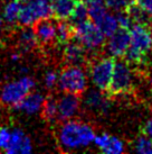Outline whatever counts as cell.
<instances>
[{
    "instance_id": "cell-13",
    "label": "cell",
    "mask_w": 152,
    "mask_h": 154,
    "mask_svg": "<svg viewBox=\"0 0 152 154\" xmlns=\"http://www.w3.org/2000/svg\"><path fill=\"white\" fill-rule=\"evenodd\" d=\"M34 146L30 137L21 128H13L11 131V138L6 153L8 154H29Z\"/></svg>"
},
{
    "instance_id": "cell-23",
    "label": "cell",
    "mask_w": 152,
    "mask_h": 154,
    "mask_svg": "<svg viewBox=\"0 0 152 154\" xmlns=\"http://www.w3.org/2000/svg\"><path fill=\"white\" fill-rule=\"evenodd\" d=\"M89 19V10H87V6L84 2V0H80V1H76L74 10L69 20L72 25H76V24H80L82 22H85Z\"/></svg>"
},
{
    "instance_id": "cell-12",
    "label": "cell",
    "mask_w": 152,
    "mask_h": 154,
    "mask_svg": "<svg viewBox=\"0 0 152 154\" xmlns=\"http://www.w3.org/2000/svg\"><path fill=\"white\" fill-rule=\"evenodd\" d=\"M83 106L87 110L96 114H106V111L110 109L111 103L104 94V91L95 88L86 91L83 98Z\"/></svg>"
},
{
    "instance_id": "cell-5",
    "label": "cell",
    "mask_w": 152,
    "mask_h": 154,
    "mask_svg": "<svg viewBox=\"0 0 152 154\" xmlns=\"http://www.w3.org/2000/svg\"><path fill=\"white\" fill-rule=\"evenodd\" d=\"M89 86L87 73L82 65L68 64L58 74V87L63 92L74 94H84Z\"/></svg>"
},
{
    "instance_id": "cell-21",
    "label": "cell",
    "mask_w": 152,
    "mask_h": 154,
    "mask_svg": "<svg viewBox=\"0 0 152 154\" xmlns=\"http://www.w3.org/2000/svg\"><path fill=\"white\" fill-rule=\"evenodd\" d=\"M96 25L100 27V29L102 30L103 34L105 35L106 38H107L109 36H111L112 34H114V33L120 28L116 15L111 14V13H109V11L96 23Z\"/></svg>"
},
{
    "instance_id": "cell-9",
    "label": "cell",
    "mask_w": 152,
    "mask_h": 154,
    "mask_svg": "<svg viewBox=\"0 0 152 154\" xmlns=\"http://www.w3.org/2000/svg\"><path fill=\"white\" fill-rule=\"evenodd\" d=\"M130 46V32L125 28H118L114 34L107 37L105 48L107 54L113 59L125 56Z\"/></svg>"
},
{
    "instance_id": "cell-31",
    "label": "cell",
    "mask_w": 152,
    "mask_h": 154,
    "mask_svg": "<svg viewBox=\"0 0 152 154\" xmlns=\"http://www.w3.org/2000/svg\"><path fill=\"white\" fill-rule=\"evenodd\" d=\"M135 4L140 6L152 18V0H135Z\"/></svg>"
},
{
    "instance_id": "cell-19",
    "label": "cell",
    "mask_w": 152,
    "mask_h": 154,
    "mask_svg": "<svg viewBox=\"0 0 152 154\" xmlns=\"http://www.w3.org/2000/svg\"><path fill=\"white\" fill-rule=\"evenodd\" d=\"M22 2L20 0H9L6 1L4 8H2V15L6 20L7 25H15L19 23Z\"/></svg>"
},
{
    "instance_id": "cell-32",
    "label": "cell",
    "mask_w": 152,
    "mask_h": 154,
    "mask_svg": "<svg viewBox=\"0 0 152 154\" xmlns=\"http://www.w3.org/2000/svg\"><path fill=\"white\" fill-rule=\"evenodd\" d=\"M143 133L152 140V118L145 122V124L143 126Z\"/></svg>"
},
{
    "instance_id": "cell-24",
    "label": "cell",
    "mask_w": 152,
    "mask_h": 154,
    "mask_svg": "<svg viewBox=\"0 0 152 154\" xmlns=\"http://www.w3.org/2000/svg\"><path fill=\"white\" fill-rule=\"evenodd\" d=\"M73 37V26L68 24L65 20L57 23V34H56V41L59 44L68 43Z\"/></svg>"
},
{
    "instance_id": "cell-1",
    "label": "cell",
    "mask_w": 152,
    "mask_h": 154,
    "mask_svg": "<svg viewBox=\"0 0 152 154\" xmlns=\"http://www.w3.org/2000/svg\"><path fill=\"white\" fill-rule=\"evenodd\" d=\"M96 133L93 126L83 120L69 119L63 122L57 131V143L64 152L87 149L93 144Z\"/></svg>"
},
{
    "instance_id": "cell-27",
    "label": "cell",
    "mask_w": 152,
    "mask_h": 154,
    "mask_svg": "<svg viewBox=\"0 0 152 154\" xmlns=\"http://www.w3.org/2000/svg\"><path fill=\"white\" fill-rule=\"evenodd\" d=\"M105 4L110 10L114 13H120L127 11L131 6L135 4V0H105Z\"/></svg>"
},
{
    "instance_id": "cell-4",
    "label": "cell",
    "mask_w": 152,
    "mask_h": 154,
    "mask_svg": "<svg viewBox=\"0 0 152 154\" xmlns=\"http://www.w3.org/2000/svg\"><path fill=\"white\" fill-rule=\"evenodd\" d=\"M72 26L75 41H77L87 52L98 51L105 44V35L91 19Z\"/></svg>"
},
{
    "instance_id": "cell-28",
    "label": "cell",
    "mask_w": 152,
    "mask_h": 154,
    "mask_svg": "<svg viewBox=\"0 0 152 154\" xmlns=\"http://www.w3.org/2000/svg\"><path fill=\"white\" fill-rule=\"evenodd\" d=\"M44 85L47 89H54L58 85V74L54 70H48L44 74Z\"/></svg>"
},
{
    "instance_id": "cell-29",
    "label": "cell",
    "mask_w": 152,
    "mask_h": 154,
    "mask_svg": "<svg viewBox=\"0 0 152 154\" xmlns=\"http://www.w3.org/2000/svg\"><path fill=\"white\" fill-rule=\"evenodd\" d=\"M11 138V129H9L6 126L0 127V151H4L8 149L9 143Z\"/></svg>"
},
{
    "instance_id": "cell-30",
    "label": "cell",
    "mask_w": 152,
    "mask_h": 154,
    "mask_svg": "<svg viewBox=\"0 0 152 154\" xmlns=\"http://www.w3.org/2000/svg\"><path fill=\"white\" fill-rule=\"evenodd\" d=\"M116 17H118V22L120 25V28H125V29H130L134 23L132 20V18L130 17V15L127 14V11H120L116 13Z\"/></svg>"
},
{
    "instance_id": "cell-22",
    "label": "cell",
    "mask_w": 152,
    "mask_h": 154,
    "mask_svg": "<svg viewBox=\"0 0 152 154\" xmlns=\"http://www.w3.org/2000/svg\"><path fill=\"white\" fill-rule=\"evenodd\" d=\"M42 117L49 124H55L58 122V107H57V99L46 98L42 109Z\"/></svg>"
},
{
    "instance_id": "cell-18",
    "label": "cell",
    "mask_w": 152,
    "mask_h": 154,
    "mask_svg": "<svg viewBox=\"0 0 152 154\" xmlns=\"http://www.w3.org/2000/svg\"><path fill=\"white\" fill-rule=\"evenodd\" d=\"M76 0H53L51 1L53 15L58 20H67L72 16Z\"/></svg>"
},
{
    "instance_id": "cell-10",
    "label": "cell",
    "mask_w": 152,
    "mask_h": 154,
    "mask_svg": "<svg viewBox=\"0 0 152 154\" xmlns=\"http://www.w3.org/2000/svg\"><path fill=\"white\" fill-rule=\"evenodd\" d=\"M82 101L78 94L64 92L57 99V107H58V122H66L74 119L80 114Z\"/></svg>"
},
{
    "instance_id": "cell-14",
    "label": "cell",
    "mask_w": 152,
    "mask_h": 154,
    "mask_svg": "<svg viewBox=\"0 0 152 154\" xmlns=\"http://www.w3.org/2000/svg\"><path fill=\"white\" fill-rule=\"evenodd\" d=\"M46 101L45 96L39 91H30L25 98L18 103L13 109L18 112L26 114V115H36L40 112Z\"/></svg>"
},
{
    "instance_id": "cell-8",
    "label": "cell",
    "mask_w": 152,
    "mask_h": 154,
    "mask_svg": "<svg viewBox=\"0 0 152 154\" xmlns=\"http://www.w3.org/2000/svg\"><path fill=\"white\" fill-rule=\"evenodd\" d=\"M134 74L130 62L118 60L115 61L113 75L110 85V92L112 94H124L133 87Z\"/></svg>"
},
{
    "instance_id": "cell-7",
    "label": "cell",
    "mask_w": 152,
    "mask_h": 154,
    "mask_svg": "<svg viewBox=\"0 0 152 154\" xmlns=\"http://www.w3.org/2000/svg\"><path fill=\"white\" fill-rule=\"evenodd\" d=\"M53 15L51 0H29L22 2L19 24L33 26L42 19L51 18Z\"/></svg>"
},
{
    "instance_id": "cell-34",
    "label": "cell",
    "mask_w": 152,
    "mask_h": 154,
    "mask_svg": "<svg viewBox=\"0 0 152 154\" xmlns=\"http://www.w3.org/2000/svg\"><path fill=\"white\" fill-rule=\"evenodd\" d=\"M4 25H7V24H6V20H4L2 13H0V29H2L4 27Z\"/></svg>"
},
{
    "instance_id": "cell-33",
    "label": "cell",
    "mask_w": 152,
    "mask_h": 154,
    "mask_svg": "<svg viewBox=\"0 0 152 154\" xmlns=\"http://www.w3.org/2000/svg\"><path fill=\"white\" fill-rule=\"evenodd\" d=\"M10 60L13 61V62H17V61L20 60V54L19 53H13L10 55Z\"/></svg>"
},
{
    "instance_id": "cell-25",
    "label": "cell",
    "mask_w": 152,
    "mask_h": 154,
    "mask_svg": "<svg viewBox=\"0 0 152 154\" xmlns=\"http://www.w3.org/2000/svg\"><path fill=\"white\" fill-rule=\"evenodd\" d=\"M133 150L140 154H152V140L145 134L140 135L133 143Z\"/></svg>"
},
{
    "instance_id": "cell-6",
    "label": "cell",
    "mask_w": 152,
    "mask_h": 154,
    "mask_svg": "<svg viewBox=\"0 0 152 154\" xmlns=\"http://www.w3.org/2000/svg\"><path fill=\"white\" fill-rule=\"evenodd\" d=\"M115 61L111 56L97 57L89 64V77L94 88L106 91L109 90L113 75Z\"/></svg>"
},
{
    "instance_id": "cell-11",
    "label": "cell",
    "mask_w": 152,
    "mask_h": 154,
    "mask_svg": "<svg viewBox=\"0 0 152 154\" xmlns=\"http://www.w3.org/2000/svg\"><path fill=\"white\" fill-rule=\"evenodd\" d=\"M93 144L106 154H121L125 151V143L121 138L105 132L96 134Z\"/></svg>"
},
{
    "instance_id": "cell-2",
    "label": "cell",
    "mask_w": 152,
    "mask_h": 154,
    "mask_svg": "<svg viewBox=\"0 0 152 154\" xmlns=\"http://www.w3.org/2000/svg\"><path fill=\"white\" fill-rule=\"evenodd\" d=\"M130 46L125 57L130 63H141L152 50V32L147 24L134 23L130 27Z\"/></svg>"
},
{
    "instance_id": "cell-3",
    "label": "cell",
    "mask_w": 152,
    "mask_h": 154,
    "mask_svg": "<svg viewBox=\"0 0 152 154\" xmlns=\"http://www.w3.org/2000/svg\"><path fill=\"white\" fill-rule=\"evenodd\" d=\"M36 86V82L29 75L6 82L0 88V103L7 107H15L20 103Z\"/></svg>"
},
{
    "instance_id": "cell-35",
    "label": "cell",
    "mask_w": 152,
    "mask_h": 154,
    "mask_svg": "<svg viewBox=\"0 0 152 154\" xmlns=\"http://www.w3.org/2000/svg\"><path fill=\"white\" fill-rule=\"evenodd\" d=\"M4 1H9V0H4Z\"/></svg>"
},
{
    "instance_id": "cell-20",
    "label": "cell",
    "mask_w": 152,
    "mask_h": 154,
    "mask_svg": "<svg viewBox=\"0 0 152 154\" xmlns=\"http://www.w3.org/2000/svg\"><path fill=\"white\" fill-rule=\"evenodd\" d=\"M87 6L89 19L96 24L106 13H107V6L105 0H84Z\"/></svg>"
},
{
    "instance_id": "cell-17",
    "label": "cell",
    "mask_w": 152,
    "mask_h": 154,
    "mask_svg": "<svg viewBox=\"0 0 152 154\" xmlns=\"http://www.w3.org/2000/svg\"><path fill=\"white\" fill-rule=\"evenodd\" d=\"M38 43L35 29L31 26H24L17 34V45L22 52L33 51Z\"/></svg>"
},
{
    "instance_id": "cell-15",
    "label": "cell",
    "mask_w": 152,
    "mask_h": 154,
    "mask_svg": "<svg viewBox=\"0 0 152 154\" xmlns=\"http://www.w3.org/2000/svg\"><path fill=\"white\" fill-rule=\"evenodd\" d=\"M35 33L38 39V43L42 45H48L56 41L57 34V23L53 22L51 19H42L37 24H35Z\"/></svg>"
},
{
    "instance_id": "cell-26",
    "label": "cell",
    "mask_w": 152,
    "mask_h": 154,
    "mask_svg": "<svg viewBox=\"0 0 152 154\" xmlns=\"http://www.w3.org/2000/svg\"><path fill=\"white\" fill-rule=\"evenodd\" d=\"M127 14L130 15V17L132 18L133 23H139V24H148L150 16L144 11L143 9L141 8L138 5H133L130 8L127 10Z\"/></svg>"
},
{
    "instance_id": "cell-16",
    "label": "cell",
    "mask_w": 152,
    "mask_h": 154,
    "mask_svg": "<svg viewBox=\"0 0 152 154\" xmlns=\"http://www.w3.org/2000/svg\"><path fill=\"white\" fill-rule=\"evenodd\" d=\"M86 50L77 41L68 42L65 44L63 51L64 60L67 64L83 65L86 61Z\"/></svg>"
}]
</instances>
